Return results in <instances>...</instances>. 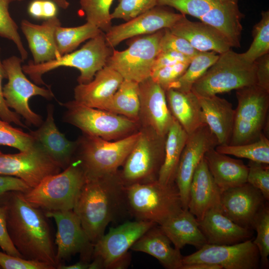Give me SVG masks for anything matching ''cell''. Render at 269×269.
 Masks as SVG:
<instances>
[{
	"label": "cell",
	"instance_id": "24",
	"mask_svg": "<svg viewBox=\"0 0 269 269\" xmlns=\"http://www.w3.org/2000/svg\"><path fill=\"white\" fill-rule=\"evenodd\" d=\"M221 193L204 157L195 169L192 179L188 210L198 221L201 220L209 210L220 207Z\"/></svg>",
	"mask_w": 269,
	"mask_h": 269
},
{
	"label": "cell",
	"instance_id": "42",
	"mask_svg": "<svg viewBox=\"0 0 269 269\" xmlns=\"http://www.w3.org/2000/svg\"><path fill=\"white\" fill-rule=\"evenodd\" d=\"M0 145L23 151L30 149L34 145V141L29 133L13 127L10 124L0 119Z\"/></svg>",
	"mask_w": 269,
	"mask_h": 269
},
{
	"label": "cell",
	"instance_id": "18",
	"mask_svg": "<svg viewBox=\"0 0 269 269\" xmlns=\"http://www.w3.org/2000/svg\"><path fill=\"white\" fill-rule=\"evenodd\" d=\"M218 144L216 137L206 124L188 134L175 180L183 209H188L190 186L195 169L205 154Z\"/></svg>",
	"mask_w": 269,
	"mask_h": 269
},
{
	"label": "cell",
	"instance_id": "12",
	"mask_svg": "<svg viewBox=\"0 0 269 269\" xmlns=\"http://www.w3.org/2000/svg\"><path fill=\"white\" fill-rule=\"evenodd\" d=\"M23 60L16 56L4 59L2 65L8 81L2 87L3 95L8 107L21 116L28 126L39 127L43 122L42 117L30 108L29 100L39 96L51 100L54 94L50 88H44L31 82L22 68Z\"/></svg>",
	"mask_w": 269,
	"mask_h": 269
},
{
	"label": "cell",
	"instance_id": "48",
	"mask_svg": "<svg viewBox=\"0 0 269 269\" xmlns=\"http://www.w3.org/2000/svg\"><path fill=\"white\" fill-rule=\"evenodd\" d=\"M1 49L0 48V119L9 124L14 123L20 127L28 129L26 125L21 121V117L14 111H11L6 104L3 97L2 82L6 78L5 72L0 60Z\"/></svg>",
	"mask_w": 269,
	"mask_h": 269
},
{
	"label": "cell",
	"instance_id": "44",
	"mask_svg": "<svg viewBox=\"0 0 269 269\" xmlns=\"http://www.w3.org/2000/svg\"><path fill=\"white\" fill-rule=\"evenodd\" d=\"M247 182L258 189L267 201L269 200V166L250 160Z\"/></svg>",
	"mask_w": 269,
	"mask_h": 269
},
{
	"label": "cell",
	"instance_id": "21",
	"mask_svg": "<svg viewBox=\"0 0 269 269\" xmlns=\"http://www.w3.org/2000/svg\"><path fill=\"white\" fill-rule=\"evenodd\" d=\"M267 201L258 189L247 182L221 192L220 206L234 222L253 229L256 217Z\"/></svg>",
	"mask_w": 269,
	"mask_h": 269
},
{
	"label": "cell",
	"instance_id": "20",
	"mask_svg": "<svg viewBox=\"0 0 269 269\" xmlns=\"http://www.w3.org/2000/svg\"><path fill=\"white\" fill-rule=\"evenodd\" d=\"M138 84L140 127L148 128L160 136H166L174 118L167 105L165 91L150 77Z\"/></svg>",
	"mask_w": 269,
	"mask_h": 269
},
{
	"label": "cell",
	"instance_id": "29",
	"mask_svg": "<svg viewBox=\"0 0 269 269\" xmlns=\"http://www.w3.org/2000/svg\"><path fill=\"white\" fill-rule=\"evenodd\" d=\"M171 244L156 224L146 231L131 249L153 257L166 269H182L183 256L180 250L172 247Z\"/></svg>",
	"mask_w": 269,
	"mask_h": 269
},
{
	"label": "cell",
	"instance_id": "8",
	"mask_svg": "<svg viewBox=\"0 0 269 269\" xmlns=\"http://www.w3.org/2000/svg\"><path fill=\"white\" fill-rule=\"evenodd\" d=\"M60 105L65 109L63 121L82 134L107 140L124 138L138 132V122L106 110L80 104L74 100Z\"/></svg>",
	"mask_w": 269,
	"mask_h": 269
},
{
	"label": "cell",
	"instance_id": "3",
	"mask_svg": "<svg viewBox=\"0 0 269 269\" xmlns=\"http://www.w3.org/2000/svg\"><path fill=\"white\" fill-rule=\"evenodd\" d=\"M114 50L107 44L105 33L102 31L78 50L43 63L34 64L30 60L22 68L34 83L47 87H50L42 80L43 74L61 67L75 68L80 72L77 78L78 83L86 84L92 81L96 73L106 65Z\"/></svg>",
	"mask_w": 269,
	"mask_h": 269
},
{
	"label": "cell",
	"instance_id": "2",
	"mask_svg": "<svg viewBox=\"0 0 269 269\" xmlns=\"http://www.w3.org/2000/svg\"><path fill=\"white\" fill-rule=\"evenodd\" d=\"M126 204L125 186L119 171L97 178H86L73 211L94 244L104 234L106 227Z\"/></svg>",
	"mask_w": 269,
	"mask_h": 269
},
{
	"label": "cell",
	"instance_id": "58",
	"mask_svg": "<svg viewBox=\"0 0 269 269\" xmlns=\"http://www.w3.org/2000/svg\"><path fill=\"white\" fill-rule=\"evenodd\" d=\"M8 192H0V204L4 203L6 200Z\"/></svg>",
	"mask_w": 269,
	"mask_h": 269
},
{
	"label": "cell",
	"instance_id": "31",
	"mask_svg": "<svg viewBox=\"0 0 269 269\" xmlns=\"http://www.w3.org/2000/svg\"><path fill=\"white\" fill-rule=\"evenodd\" d=\"M159 226L178 250L186 245L198 250L207 243L197 220L188 209H183Z\"/></svg>",
	"mask_w": 269,
	"mask_h": 269
},
{
	"label": "cell",
	"instance_id": "26",
	"mask_svg": "<svg viewBox=\"0 0 269 269\" xmlns=\"http://www.w3.org/2000/svg\"><path fill=\"white\" fill-rule=\"evenodd\" d=\"M61 25L57 16L45 20L41 24L23 19L20 27L27 40L34 64L47 62L60 57L57 48L55 33Z\"/></svg>",
	"mask_w": 269,
	"mask_h": 269
},
{
	"label": "cell",
	"instance_id": "22",
	"mask_svg": "<svg viewBox=\"0 0 269 269\" xmlns=\"http://www.w3.org/2000/svg\"><path fill=\"white\" fill-rule=\"evenodd\" d=\"M33 137L34 144L40 148L62 169L66 168L72 162L77 149V141L68 140L56 125L54 107L49 104L47 107L45 121L35 131L29 133Z\"/></svg>",
	"mask_w": 269,
	"mask_h": 269
},
{
	"label": "cell",
	"instance_id": "5",
	"mask_svg": "<svg viewBox=\"0 0 269 269\" xmlns=\"http://www.w3.org/2000/svg\"><path fill=\"white\" fill-rule=\"evenodd\" d=\"M140 134V130L124 138L107 140L82 134L76 140L74 158L78 160L86 178H97L117 173Z\"/></svg>",
	"mask_w": 269,
	"mask_h": 269
},
{
	"label": "cell",
	"instance_id": "55",
	"mask_svg": "<svg viewBox=\"0 0 269 269\" xmlns=\"http://www.w3.org/2000/svg\"><path fill=\"white\" fill-rule=\"evenodd\" d=\"M182 269H222V268L216 265L204 263H196L183 265Z\"/></svg>",
	"mask_w": 269,
	"mask_h": 269
},
{
	"label": "cell",
	"instance_id": "35",
	"mask_svg": "<svg viewBox=\"0 0 269 269\" xmlns=\"http://www.w3.org/2000/svg\"><path fill=\"white\" fill-rule=\"evenodd\" d=\"M102 31L88 22L76 27L58 26L55 30V38L60 56L75 50L82 42L94 38Z\"/></svg>",
	"mask_w": 269,
	"mask_h": 269
},
{
	"label": "cell",
	"instance_id": "9",
	"mask_svg": "<svg viewBox=\"0 0 269 269\" xmlns=\"http://www.w3.org/2000/svg\"><path fill=\"white\" fill-rule=\"evenodd\" d=\"M256 84L255 63L247 62L231 49L219 54L216 61L193 85L198 96H209Z\"/></svg>",
	"mask_w": 269,
	"mask_h": 269
},
{
	"label": "cell",
	"instance_id": "15",
	"mask_svg": "<svg viewBox=\"0 0 269 269\" xmlns=\"http://www.w3.org/2000/svg\"><path fill=\"white\" fill-rule=\"evenodd\" d=\"M196 263L216 265L222 269H257L260 256L251 239L232 245L207 243L196 252L182 257L183 265Z\"/></svg>",
	"mask_w": 269,
	"mask_h": 269
},
{
	"label": "cell",
	"instance_id": "46",
	"mask_svg": "<svg viewBox=\"0 0 269 269\" xmlns=\"http://www.w3.org/2000/svg\"><path fill=\"white\" fill-rule=\"evenodd\" d=\"M190 62H180L152 72L150 77L165 91L185 72Z\"/></svg>",
	"mask_w": 269,
	"mask_h": 269
},
{
	"label": "cell",
	"instance_id": "54",
	"mask_svg": "<svg viewBox=\"0 0 269 269\" xmlns=\"http://www.w3.org/2000/svg\"><path fill=\"white\" fill-rule=\"evenodd\" d=\"M58 7L52 0H43V19L46 20L57 16Z\"/></svg>",
	"mask_w": 269,
	"mask_h": 269
},
{
	"label": "cell",
	"instance_id": "43",
	"mask_svg": "<svg viewBox=\"0 0 269 269\" xmlns=\"http://www.w3.org/2000/svg\"><path fill=\"white\" fill-rule=\"evenodd\" d=\"M156 5L157 0H119L111 17L127 21Z\"/></svg>",
	"mask_w": 269,
	"mask_h": 269
},
{
	"label": "cell",
	"instance_id": "40",
	"mask_svg": "<svg viewBox=\"0 0 269 269\" xmlns=\"http://www.w3.org/2000/svg\"><path fill=\"white\" fill-rule=\"evenodd\" d=\"M267 203L257 215L252 226L257 232V237L253 242L258 249L260 264L265 269L269 265V208Z\"/></svg>",
	"mask_w": 269,
	"mask_h": 269
},
{
	"label": "cell",
	"instance_id": "13",
	"mask_svg": "<svg viewBox=\"0 0 269 269\" xmlns=\"http://www.w3.org/2000/svg\"><path fill=\"white\" fill-rule=\"evenodd\" d=\"M164 29L133 38L127 49L113 50L106 65L120 73L124 80L138 83L146 80L150 77L155 59L160 51L159 43Z\"/></svg>",
	"mask_w": 269,
	"mask_h": 269
},
{
	"label": "cell",
	"instance_id": "34",
	"mask_svg": "<svg viewBox=\"0 0 269 269\" xmlns=\"http://www.w3.org/2000/svg\"><path fill=\"white\" fill-rule=\"evenodd\" d=\"M99 109L125 116L139 123L138 83L124 79L116 92Z\"/></svg>",
	"mask_w": 269,
	"mask_h": 269
},
{
	"label": "cell",
	"instance_id": "25",
	"mask_svg": "<svg viewBox=\"0 0 269 269\" xmlns=\"http://www.w3.org/2000/svg\"><path fill=\"white\" fill-rule=\"evenodd\" d=\"M198 222L208 244L232 245L249 240L253 235L252 229L234 222L220 207L210 209Z\"/></svg>",
	"mask_w": 269,
	"mask_h": 269
},
{
	"label": "cell",
	"instance_id": "47",
	"mask_svg": "<svg viewBox=\"0 0 269 269\" xmlns=\"http://www.w3.org/2000/svg\"><path fill=\"white\" fill-rule=\"evenodd\" d=\"M0 267L3 269H54L52 265L13 256L0 251Z\"/></svg>",
	"mask_w": 269,
	"mask_h": 269
},
{
	"label": "cell",
	"instance_id": "41",
	"mask_svg": "<svg viewBox=\"0 0 269 269\" xmlns=\"http://www.w3.org/2000/svg\"><path fill=\"white\" fill-rule=\"evenodd\" d=\"M12 1V0H0V36L15 44L20 58L24 61L28 57V52L18 31V26L8 11L9 4Z\"/></svg>",
	"mask_w": 269,
	"mask_h": 269
},
{
	"label": "cell",
	"instance_id": "53",
	"mask_svg": "<svg viewBox=\"0 0 269 269\" xmlns=\"http://www.w3.org/2000/svg\"><path fill=\"white\" fill-rule=\"evenodd\" d=\"M28 14L32 17L41 19H43V0H32L27 7Z\"/></svg>",
	"mask_w": 269,
	"mask_h": 269
},
{
	"label": "cell",
	"instance_id": "28",
	"mask_svg": "<svg viewBox=\"0 0 269 269\" xmlns=\"http://www.w3.org/2000/svg\"><path fill=\"white\" fill-rule=\"evenodd\" d=\"M197 97L204 124L216 137L218 145L228 144L234 122L232 104L217 95Z\"/></svg>",
	"mask_w": 269,
	"mask_h": 269
},
{
	"label": "cell",
	"instance_id": "37",
	"mask_svg": "<svg viewBox=\"0 0 269 269\" xmlns=\"http://www.w3.org/2000/svg\"><path fill=\"white\" fill-rule=\"evenodd\" d=\"M219 152L266 164H269V139L263 134L256 141L239 145H218Z\"/></svg>",
	"mask_w": 269,
	"mask_h": 269
},
{
	"label": "cell",
	"instance_id": "45",
	"mask_svg": "<svg viewBox=\"0 0 269 269\" xmlns=\"http://www.w3.org/2000/svg\"><path fill=\"white\" fill-rule=\"evenodd\" d=\"M159 45L160 51H174L192 58L199 52L185 39L172 33L169 28L164 29Z\"/></svg>",
	"mask_w": 269,
	"mask_h": 269
},
{
	"label": "cell",
	"instance_id": "7",
	"mask_svg": "<svg viewBox=\"0 0 269 269\" xmlns=\"http://www.w3.org/2000/svg\"><path fill=\"white\" fill-rule=\"evenodd\" d=\"M240 0H157V5L168 6L184 15L195 17L220 31L232 47H241L244 14Z\"/></svg>",
	"mask_w": 269,
	"mask_h": 269
},
{
	"label": "cell",
	"instance_id": "57",
	"mask_svg": "<svg viewBox=\"0 0 269 269\" xmlns=\"http://www.w3.org/2000/svg\"><path fill=\"white\" fill-rule=\"evenodd\" d=\"M54 1L58 7H60L64 9H67L69 6V2L67 0H52Z\"/></svg>",
	"mask_w": 269,
	"mask_h": 269
},
{
	"label": "cell",
	"instance_id": "33",
	"mask_svg": "<svg viewBox=\"0 0 269 269\" xmlns=\"http://www.w3.org/2000/svg\"><path fill=\"white\" fill-rule=\"evenodd\" d=\"M188 136V134L174 118L165 137L164 159L157 178L161 184L175 183L177 167Z\"/></svg>",
	"mask_w": 269,
	"mask_h": 269
},
{
	"label": "cell",
	"instance_id": "56",
	"mask_svg": "<svg viewBox=\"0 0 269 269\" xmlns=\"http://www.w3.org/2000/svg\"><path fill=\"white\" fill-rule=\"evenodd\" d=\"M89 262L82 260L71 265H65L62 264L58 265L56 269H89Z\"/></svg>",
	"mask_w": 269,
	"mask_h": 269
},
{
	"label": "cell",
	"instance_id": "60",
	"mask_svg": "<svg viewBox=\"0 0 269 269\" xmlns=\"http://www.w3.org/2000/svg\"></svg>",
	"mask_w": 269,
	"mask_h": 269
},
{
	"label": "cell",
	"instance_id": "6",
	"mask_svg": "<svg viewBox=\"0 0 269 269\" xmlns=\"http://www.w3.org/2000/svg\"><path fill=\"white\" fill-rule=\"evenodd\" d=\"M126 205L137 220L160 225L183 209L176 183L163 185L157 180L125 186Z\"/></svg>",
	"mask_w": 269,
	"mask_h": 269
},
{
	"label": "cell",
	"instance_id": "17",
	"mask_svg": "<svg viewBox=\"0 0 269 269\" xmlns=\"http://www.w3.org/2000/svg\"><path fill=\"white\" fill-rule=\"evenodd\" d=\"M45 215L47 218H53L57 226L55 241L57 246V266L78 253L81 260L90 263L94 244L90 241L79 218L73 210L46 211Z\"/></svg>",
	"mask_w": 269,
	"mask_h": 269
},
{
	"label": "cell",
	"instance_id": "27",
	"mask_svg": "<svg viewBox=\"0 0 269 269\" xmlns=\"http://www.w3.org/2000/svg\"><path fill=\"white\" fill-rule=\"evenodd\" d=\"M123 80L120 73L106 65L90 82L78 84L75 87L74 100L80 104L99 109L114 95Z\"/></svg>",
	"mask_w": 269,
	"mask_h": 269
},
{
	"label": "cell",
	"instance_id": "4",
	"mask_svg": "<svg viewBox=\"0 0 269 269\" xmlns=\"http://www.w3.org/2000/svg\"><path fill=\"white\" fill-rule=\"evenodd\" d=\"M86 180L79 161L74 158L63 171L45 177L22 193L31 205L46 211L72 210Z\"/></svg>",
	"mask_w": 269,
	"mask_h": 269
},
{
	"label": "cell",
	"instance_id": "59",
	"mask_svg": "<svg viewBox=\"0 0 269 269\" xmlns=\"http://www.w3.org/2000/svg\"><path fill=\"white\" fill-rule=\"evenodd\" d=\"M13 0V1H21V0Z\"/></svg>",
	"mask_w": 269,
	"mask_h": 269
},
{
	"label": "cell",
	"instance_id": "1",
	"mask_svg": "<svg viewBox=\"0 0 269 269\" xmlns=\"http://www.w3.org/2000/svg\"><path fill=\"white\" fill-rule=\"evenodd\" d=\"M6 221L10 238L24 259L50 264L56 269V251L47 218L18 191L8 192Z\"/></svg>",
	"mask_w": 269,
	"mask_h": 269
},
{
	"label": "cell",
	"instance_id": "19",
	"mask_svg": "<svg viewBox=\"0 0 269 269\" xmlns=\"http://www.w3.org/2000/svg\"><path fill=\"white\" fill-rule=\"evenodd\" d=\"M169 7L156 5L125 23L112 26L105 33L107 44L114 48L127 39L150 34L163 29L170 28L183 14L175 13Z\"/></svg>",
	"mask_w": 269,
	"mask_h": 269
},
{
	"label": "cell",
	"instance_id": "49",
	"mask_svg": "<svg viewBox=\"0 0 269 269\" xmlns=\"http://www.w3.org/2000/svg\"><path fill=\"white\" fill-rule=\"evenodd\" d=\"M5 201L0 204V247L3 252L8 255L23 258L13 244L8 233Z\"/></svg>",
	"mask_w": 269,
	"mask_h": 269
},
{
	"label": "cell",
	"instance_id": "39",
	"mask_svg": "<svg viewBox=\"0 0 269 269\" xmlns=\"http://www.w3.org/2000/svg\"><path fill=\"white\" fill-rule=\"evenodd\" d=\"M114 0H80L81 10L87 22L92 23L105 33L112 25L110 12Z\"/></svg>",
	"mask_w": 269,
	"mask_h": 269
},
{
	"label": "cell",
	"instance_id": "51",
	"mask_svg": "<svg viewBox=\"0 0 269 269\" xmlns=\"http://www.w3.org/2000/svg\"><path fill=\"white\" fill-rule=\"evenodd\" d=\"M256 84L269 92V53L256 59Z\"/></svg>",
	"mask_w": 269,
	"mask_h": 269
},
{
	"label": "cell",
	"instance_id": "52",
	"mask_svg": "<svg viewBox=\"0 0 269 269\" xmlns=\"http://www.w3.org/2000/svg\"><path fill=\"white\" fill-rule=\"evenodd\" d=\"M31 188L23 180L19 178L0 175V192L18 191L25 193Z\"/></svg>",
	"mask_w": 269,
	"mask_h": 269
},
{
	"label": "cell",
	"instance_id": "32",
	"mask_svg": "<svg viewBox=\"0 0 269 269\" xmlns=\"http://www.w3.org/2000/svg\"><path fill=\"white\" fill-rule=\"evenodd\" d=\"M165 95L171 114L188 134L205 124L198 97L192 91L171 88L165 91Z\"/></svg>",
	"mask_w": 269,
	"mask_h": 269
},
{
	"label": "cell",
	"instance_id": "23",
	"mask_svg": "<svg viewBox=\"0 0 269 269\" xmlns=\"http://www.w3.org/2000/svg\"><path fill=\"white\" fill-rule=\"evenodd\" d=\"M185 39L199 52L214 51L220 54L232 49L226 37L215 27L201 21H192L185 15L169 28Z\"/></svg>",
	"mask_w": 269,
	"mask_h": 269
},
{
	"label": "cell",
	"instance_id": "38",
	"mask_svg": "<svg viewBox=\"0 0 269 269\" xmlns=\"http://www.w3.org/2000/svg\"><path fill=\"white\" fill-rule=\"evenodd\" d=\"M261 19L253 27V40L249 49L241 53L248 63H253L258 58L269 53V10H263Z\"/></svg>",
	"mask_w": 269,
	"mask_h": 269
},
{
	"label": "cell",
	"instance_id": "16",
	"mask_svg": "<svg viewBox=\"0 0 269 269\" xmlns=\"http://www.w3.org/2000/svg\"><path fill=\"white\" fill-rule=\"evenodd\" d=\"M61 168L35 144L29 149L16 153L0 152V175L14 176L31 188L45 177L59 173Z\"/></svg>",
	"mask_w": 269,
	"mask_h": 269
},
{
	"label": "cell",
	"instance_id": "11",
	"mask_svg": "<svg viewBox=\"0 0 269 269\" xmlns=\"http://www.w3.org/2000/svg\"><path fill=\"white\" fill-rule=\"evenodd\" d=\"M165 137L140 127L138 138L119 172L125 186L157 180L164 159Z\"/></svg>",
	"mask_w": 269,
	"mask_h": 269
},
{
	"label": "cell",
	"instance_id": "10",
	"mask_svg": "<svg viewBox=\"0 0 269 269\" xmlns=\"http://www.w3.org/2000/svg\"><path fill=\"white\" fill-rule=\"evenodd\" d=\"M236 96L238 105L228 144L255 141L263 134L269 123V92L254 84L236 90Z\"/></svg>",
	"mask_w": 269,
	"mask_h": 269
},
{
	"label": "cell",
	"instance_id": "36",
	"mask_svg": "<svg viewBox=\"0 0 269 269\" xmlns=\"http://www.w3.org/2000/svg\"><path fill=\"white\" fill-rule=\"evenodd\" d=\"M219 54L214 51L199 52L194 56L183 74L168 89L191 91L193 84L216 61ZM167 89V90H168Z\"/></svg>",
	"mask_w": 269,
	"mask_h": 269
},
{
	"label": "cell",
	"instance_id": "30",
	"mask_svg": "<svg viewBox=\"0 0 269 269\" xmlns=\"http://www.w3.org/2000/svg\"><path fill=\"white\" fill-rule=\"evenodd\" d=\"M204 157L221 192L247 182L248 167L242 160L220 153L215 148Z\"/></svg>",
	"mask_w": 269,
	"mask_h": 269
},
{
	"label": "cell",
	"instance_id": "14",
	"mask_svg": "<svg viewBox=\"0 0 269 269\" xmlns=\"http://www.w3.org/2000/svg\"><path fill=\"white\" fill-rule=\"evenodd\" d=\"M155 225L151 221L136 220L110 228L108 232L94 244L93 258L102 261L104 269L126 268L131 261L129 250Z\"/></svg>",
	"mask_w": 269,
	"mask_h": 269
},
{
	"label": "cell",
	"instance_id": "50",
	"mask_svg": "<svg viewBox=\"0 0 269 269\" xmlns=\"http://www.w3.org/2000/svg\"><path fill=\"white\" fill-rule=\"evenodd\" d=\"M191 59L192 58L176 51H160L154 62L152 72L180 62H190Z\"/></svg>",
	"mask_w": 269,
	"mask_h": 269
}]
</instances>
